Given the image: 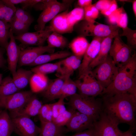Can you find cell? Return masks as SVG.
<instances>
[{
	"label": "cell",
	"instance_id": "obj_46",
	"mask_svg": "<svg viewBox=\"0 0 136 136\" xmlns=\"http://www.w3.org/2000/svg\"><path fill=\"white\" fill-rule=\"evenodd\" d=\"M117 5L115 0L112 1L110 7L107 9L101 11L102 14L108 16L117 9Z\"/></svg>",
	"mask_w": 136,
	"mask_h": 136
},
{
	"label": "cell",
	"instance_id": "obj_3",
	"mask_svg": "<svg viewBox=\"0 0 136 136\" xmlns=\"http://www.w3.org/2000/svg\"><path fill=\"white\" fill-rule=\"evenodd\" d=\"M69 97L68 104L71 107L92 117L95 121L98 119L103 110L101 98H95L77 93Z\"/></svg>",
	"mask_w": 136,
	"mask_h": 136
},
{
	"label": "cell",
	"instance_id": "obj_11",
	"mask_svg": "<svg viewBox=\"0 0 136 136\" xmlns=\"http://www.w3.org/2000/svg\"><path fill=\"white\" fill-rule=\"evenodd\" d=\"M54 31L50 26L45 29L33 32H27L15 36V39L19 41L25 46H43L49 35Z\"/></svg>",
	"mask_w": 136,
	"mask_h": 136
},
{
	"label": "cell",
	"instance_id": "obj_26",
	"mask_svg": "<svg viewBox=\"0 0 136 136\" xmlns=\"http://www.w3.org/2000/svg\"><path fill=\"white\" fill-rule=\"evenodd\" d=\"M89 43L85 37L80 36L73 39L69 44L74 55L82 57Z\"/></svg>",
	"mask_w": 136,
	"mask_h": 136
},
{
	"label": "cell",
	"instance_id": "obj_1",
	"mask_svg": "<svg viewBox=\"0 0 136 136\" xmlns=\"http://www.w3.org/2000/svg\"><path fill=\"white\" fill-rule=\"evenodd\" d=\"M103 110L119 124L126 123L135 131L136 97L128 94L102 96Z\"/></svg>",
	"mask_w": 136,
	"mask_h": 136
},
{
	"label": "cell",
	"instance_id": "obj_29",
	"mask_svg": "<svg viewBox=\"0 0 136 136\" xmlns=\"http://www.w3.org/2000/svg\"><path fill=\"white\" fill-rule=\"evenodd\" d=\"M61 60L55 63H47L35 66L31 69L33 73H39L44 75L57 72L59 73Z\"/></svg>",
	"mask_w": 136,
	"mask_h": 136
},
{
	"label": "cell",
	"instance_id": "obj_49",
	"mask_svg": "<svg viewBox=\"0 0 136 136\" xmlns=\"http://www.w3.org/2000/svg\"><path fill=\"white\" fill-rule=\"evenodd\" d=\"M91 0H79L78 4L80 7L84 8L92 4Z\"/></svg>",
	"mask_w": 136,
	"mask_h": 136
},
{
	"label": "cell",
	"instance_id": "obj_25",
	"mask_svg": "<svg viewBox=\"0 0 136 136\" xmlns=\"http://www.w3.org/2000/svg\"><path fill=\"white\" fill-rule=\"evenodd\" d=\"M71 55V53L67 51H58L48 54H42L39 56L30 66H36L48 63L56 59L65 58Z\"/></svg>",
	"mask_w": 136,
	"mask_h": 136
},
{
	"label": "cell",
	"instance_id": "obj_21",
	"mask_svg": "<svg viewBox=\"0 0 136 136\" xmlns=\"http://www.w3.org/2000/svg\"><path fill=\"white\" fill-rule=\"evenodd\" d=\"M67 76L59 75L57 78L49 83L46 88L43 91L44 97L50 100H54Z\"/></svg>",
	"mask_w": 136,
	"mask_h": 136
},
{
	"label": "cell",
	"instance_id": "obj_40",
	"mask_svg": "<svg viewBox=\"0 0 136 136\" xmlns=\"http://www.w3.org/2000/svg\"><path fill=\"white\" fill-rule=\"evenodd\" d=\"M13 18L23 22L30 25L34 20L33 18L24 9L16 8Z\"/></svg>",
	"mask_w": 136,
	"mask_h": 136
},
{
	"label": "cell",
	"instance_id": "obj_51",
	"mask_svg": "<svg viewBox=\"0 0 136 136\" xmlns=\"http://www.w3.org/2000/svg\"><path fill=\"white\" fill-rule=\"evenodd\" d=\"M134 131L133 130L130 129L126 131L122 132L121 136H133V133Z\"/></svg>",
	"mask_w": 136,
	"mask_h": 136
},
{
	"label": "cell",
	"instance_id": "obj_30",
	"mask_svg": "<svg viewBox=\"0 0 136 136\" xmlns=\"http://www.w3.org/2000/svg\"><path fill=\"white\" fill-rule=\"evenodd\" d=\"M12 78L7 77L3 79L0 84V97L9 95L19 91Z\"/></svg>",
	"mask_w": 136,
	"mask_h": 136
},
{
	"label": "cell",
	"instance_id": "obj_20",
	"mask_svg": "<svg viewBox=\"0 0 136 136\" xmlns=\"http://www.w3.org/2000/svg\"><path fill=\"white\" fill-rule=\"evenodd\" d=\"M82 57L74 54L61 60L60 75L70 76L78 69L82 61Z\"/></svg>",
	"mask_w": 136,
	"mask_h": 136
},
{
	"label": "cell",
	"instance_id": "obj_14",
	"mask_svg": "<svg viewBox=\"0 0 136 136\" xmlns=\"http://www.w3.org/2000/svg\"><path fill=\"white\" fill-rule=\"evenodd\" d=\"M54 51V48L50 47L48 45L28 47L24 49H21L18 64L20 66H30L41 55L46 52L53 53Z\"/></svg>",
	"mask_w": 136,
	"mask_h": 136
},
{
	"label": "cell",
	"instance_id": "obj_48",
	"mask_svg": "<svg viewBox=\"0 0 136 136\" xmlns=\"http://www.w3.org/2000/svg\"><path fill=\"white\" fill-rule=\"evenodd\" d=\"M5 49L0 46V68L3 67L6 63V60L4 57Z\"/></svg>",
	"mask_w": 136,
	"mask_h": 136
},
{
	"label": "cell",
	"instance_id": "obj_41",
	"mask_svg": "<svg viewBox=\"0 0 136 136\" xmlns=\"http://www.w3.org/2000/svg\"><path fill=\"white\" fill-rule=\"evenodd\" d=\"M64 99L63 98H60L57 101L50 104L53 113V120L66 110L64 105Z\"/></svg>",
	"mask_w": 136,
	"mask_h": 136
},
{
	"label": "cell",
	"instance_id": "obj_23",
	"mask_svg": "<svg viewBox=\"0 0 136 136\" xmlns=\"http://www.w3.org/2000/svg\"><path fill=\"white\" fill-rule=\"evenodd\" d=\"M31 91L33 93L43 91L46 88L49 83L46 75L39 73H33L29 82Z\"/></svg>",
	"mask_w": 136,
	"mask_h": 136
},
{
	"label": "cell",
	"instance_id": "obj_24",
	"mask_svg": "<svg viewBox=\"0 0 136 136\" xmlns=\"http://www.w3.org/2000/svg\"><path fill=\"white\" fill-rule=\"evenodd\" d=\"M33 73L31 70L22 68L17 70L12 76V78L15 84L19 90L25 87L29 83Z\"/></svg>",
	"mask_w": 136,
	"mask_h": 136
},
{
	"label": "cell",
	"instance_id": "obj_31",
	"mask_svg": "<svg viewBox=\"0 0 136 136\" xmlns=\"http://www.w3.org/2000/svg\"><path fill=\"white\" fill-rule=\"evenodd\" d=\"M16 9L14 5L0 0V20L9 23L13 18Z\"/></svg>",
	"mask_w": 136,
	"mask_h": 136
},
{
	"label": "cell",
	"instance_id": "obj_53",
	"mask_svg": "<svg viewBox=\"0 0 136 136\" xmlns=\"http://www.w3.org/2000/svg\"><path fill=\"white\" fill-rule=\"evenodd\" d=\"M3 74L0 73V84L1 83L2 80L3 79Z\"/></svg>",
	"mask_w": 136,
	"mask_h": 136
},
{
	"label": "cell",
	"instance_id": "obj_8",
	"mask_svg": "<svg viewBox=\"0 0 136 136\" xmlns=\"http://www.w3.org/2000/svg\"><path fill=\"white\" fill-rule=\"evenodd\" d=\"M75 82L80 94L85 96L95 97L100 95L104 89L93 76L91 70Z\"/></svg>",
	"mask_w": 136,
	"mask_h": 136
},
{
	"label": "cell",
	"instance_id": "obj_12",
	"mask_svg": "<svg viewBox=\"0 0 136 136\" xmlns=\"http://www.w3.org/2000/svg\"><path fill=\"white\" fill-rule=\"evenodd\" d=\"M13 131L20 136H37L41 130L30 118L23 116L12 117Z\"/></svg>",
	"mask_w": 136,
	"mask_h": 136
},
{
	"label": "cell",
	"instance_id": "obj_36",
	"mask_svg": "<svg viewBox=\"0 0 136 136\" xmlns=\"http://www.w3.org/2000/svg\"><path fill=\"white\" fill-rule=\"evenodd\" d=\"M9 23L13 33L17 35L27 32L30 25L13 17Z\"/></svg>",
	"mask_w": 136,
	"mask_h": 136
},
{
	"label": "cell",
	"instance_id": "obj_7",
	"mask_svg": "<svg viewBox=\"0 0 136 136\" xmlns=\"http://www.w3.org/2000/svg\"><path fill=\"white\" fill-rule=\"evenodd\" d=\"M119 123L103 110L99 117L94 123V128L98 136H121L122 132L119 129Z\"/></svg>",
	"mask_w": 136,
	"mask_h": 136
},
{
	"label": "cell",
	"instance_id": "obj_50",
	"mask_svg": "<svg viewBox=\"0 0 136 136\" xmlns=\"http://www.w3.org/2000/svg\"><path fill=\"white\" fill-rule=\"evenodd\" d=\"M7 3L14 5L18 4H22L28 1V0H3Z\"/></svg>",
	"mask_w": 136,
	"mask_h": 136
},
{
	"label": "cell",
	"instance_id": "obj_19",
	"mask_svg": "<svg viewBox=\"0 0 136 136\" xmlns=\"http://www.w3.org/2000/svg\"><path fill=\"white\" fill-rule=\"evenodd\" d=\"M68 9L59 14L51 21L49 25L54 31L60 34L72 32L74 27L69 24L67 18Z\"/></svg>",
	"mask_w": 136,
	"mask_h": 136
},
{
	"label": "cell",
	"instance_id": "obj_6",
	"mask_svg": "<svg viewBox=\"0 0 136 136\" xmlns=\"http://www.w3.org/2000/svg\"><path fill=\"white\" fill-rule=\"evenodd\" d=\"M91 70L94 77L104 89L114 80L118 72V67L111 57L108 55L105 60Z\"/></svg>",
	"mask_w": 136,
	"mask_h": 136
},
{
	"label": "cell",
	"instance_id": "obj_45",
	"mask_svg": "<svg viewBox=\"0 0 136 136\" xmlns=\"http://www.w3.org/2000/svg\"><path fill=\"white\" fill-rule=\"evenodd\" d=\"M124 10L123 7L117 9L110 15L108 16V20L111 24H116L117 19L120 13Z\"/></svg>",
	"mask_w": 136,
	"mask_h": 136
},
{
	"label": "cell",
	"instance_id": "obj_47",
	"mask_svg": "<svg viewBox=\"0 0 136 136\" xmlns=\"http://www.w3.org/2000/svg\"><path fill=\"white\" fill-rule=\"evenodd\" d=\"M42 0H28L26 2L22 4V9H24L29 7H33L36 4Z\"/></svg>",
	"mask_w": 136,
	"mask_h": 136
},
{
	"label": "cell",
	"instance_id": "obj_35",
	"mask_svg": "<svg viewBox=\"0 0 136 136\" xmlns=\"http://www.w3.org/2000/svg\"><path fill=\"white\" fill-rule=\"evenodd\" d=\"M77 111L76 110L71 107L69 109L66 110L59 115L53 120V122L60 126L66 125Z\"/></svg>",
	"mask_w": 136,
	"mask_h": 136
},
{
	"label": "cell",
	"instance_id": "obj_38",
	"mask_svg": "<svg viewBox=\"0 0 136 136\" xmlns=\"http://www.w3.org/2000/svg\"><path fill=\"white\" fill-rule=\"evenodd\" d=\"M38 115L41 122L53 121V113L50 104L43 105Z\"/></svg>",
	"mask_w": 136,
	"mask_h": 136
},
{
	"label": "cell",
	"instance_id": "obj_28",
	"mask_svg": "<svg viewBox=\"0 0 136 136\" xmlns=\"http://www.w3.org/2000/svg\"><path fill=\"white\" fill-rule=\"evenodd\" d=\"M70 76H67L60 91L55 97L54 99L60 98H65L76 93L77 88L76 84L75 81L71 79Z\"/></svg>",
	"mask_w": 136,
	"mask_h": 136
},
{
	"label": "cell",
	"instance_id": "obj_54",
	"mask_svg": "<svg viewBox=\"0 0 136 136\" xmlns=\"http://www.w3.org/2000/svg\"><path fill=\"white\" fill-rule=\"evenodd\" d=\"M120 1L121 2H123V1H125H125L130 2V1H129V0H120V1Z\"/></svg>",
	"mask_w": 136,
	"mask_h": 136
},
{
	"label": "cell",
	"instance_id": "obj_43",
	"mask_svg": "<svg viewBox=\"0 0 136 136\" xmlns=\"http://www.w3.org/2000/svg\"><path fill=\"white\" fill-rule=\"evenodd\" d=\"M59 136H98L94 128L87 129L83 131L77 132L74 134L67 135L64 134H61Z\"/></svg>",
	"mask_w": 136,
	"mask_h": 136
},
{
	"label": "cell",
	"instance_id": "obj_4",
	"mask_svg": "<svg viewBox=\"0 0 136 136\" xmlns=\"http://www.w3.org/2000/svg\"><path fill=\"white\" fill-rule=\"evenodd\" d=\"M73 1H63L60 3L56 0H44V7L37 20L34 28L36 31L44 29L45 25L62 12L68 9Z\"/></svg>",
	"mask_w": 136,
	"mask_h": 136
},
{
	"label": "cell",
	"instance_id": "obj_9",
	"mask_svg": "<svg viewBox=\"0 0 136 136\" xmlns=\"http://www.w3.org/2000/svg\"><path fill=\"white\" fill-rule=\"evenodd\" d=\"M31 90L18 91L11 95L0 97V107L13 112L21 109L33 95Z\"/></svg>",
	"mask_w": 136,
	"mask_h": 136
},
{
	"label": "cell",
	"instance_id": "obj_17",
	"mask_svg": "<svg viewBox=\"0 0 136 136\" xmlns=\"http://www.w3.org/2000/svg\"><path fill=\"white\" fill-rule=\"evenodd\" d=\"M42 105V103L33 95L20 110L15 112H11L12 117L23 116L30 118L38 115Z\"/></svg>",
	"mask_w": 136,
	"mask_h": 136
},
{
	"label": "cell",
	"instance_id": "obj_52",
	"mask_svg": "<svg viewBox=\"0 0 136 136\" xmlns=\"http://www.w3.org/2000/svg\"><path fill=\"white\" fill-rule=\"evenodd\" d=\"M132 8L134 14L136 17V0L132 1Z\"/></svg>",
	"mask_w": 136,
	"mask_h": 136
},
{
	"label": "cell",
	"instance_id": "obj_27",
	"mask_svg": "<svg viewBox=\"0 0 136 136\" xmlns=\"http://www.w3.org/2000/svg\"><path fill=\"white\" fill-rule=\"evenodd\" d=\"M13 131L11 118L5 110L0 111V136H10Z\"/></svg>",
	"mask_w": 136,
	"mask_h": 136
},
{
	"label": "cell",
	"instance_id": "obj_37",
	"mask_svg": "<svg viewBox=\"0 0 136 136\" xmlns=\"http://www.w3.org/2000/svg\"><path fill=\"white\" fill-rule=\"evenodd\" d=\"M123 32L119 35L120 37L125 36L127 39V44L133 51L136 48V30L128 27L122 29Z\"/></svg>",
	"mask_w": 136,
	"mask_h": 136
},
{
	"label": "cell",
	"instance_id": "obj_22",
	"mask_svg": "<svg viewBox=\"0 0 136 136\" xmlns=\"http://www.w3.org/2000/svg\"><path fill=\"white\" fill-rule=\"evenodd\" d=\"M41 123L39 136H59L67 132L66 128L58 126L53 121Z\"/></svg>",
	"mask_w": 136,
	"mask_h": 136
},
{
	"label": "cell",
	"instance_id": "obj_44",
	"mask_svg": "<svg viewBox=\"0 0 136 136\" xmlns=\"http://www.w3.org/2000/svg\"><path fill=\"white\" fill-rule=\"evenodd\" d=\"M112 1L100 0L98 1L94 5L99 11H101L108 9L110 6Z\"/></svg>",
	"mask_w": 136,
	"mask_h": 136
},
{
	"label": "cell",
	"instance_id": "obj_39",
	"mask_svg": "<svg viewBox=\"0 0 136 136\" xmlns=\"http://www.w3.org/2000/svg\"><path fill=\"white\" fill-rule=\"evenodd\" d=\"M84 19L87 21L93 23H97L95 20L98 17L99 11L94 5L92 4L84 8Z\"/></svg>",
	"mask_w": 136,
	"mask_h": 136
},
{
	"label": "cell",
	"instance_id": "obj_34",
	"mask_svg": "<svg viewBox=\"0 0 136 136\" xmlns=\"http://www.w3.org/2000/svg\"><path fill=\"white\" fill-rule=\"evenodd\" d=\"M10 29L9 23L0 20V46L5 49L10 38Z\"/></svg>",
	"mask_w": 136,
	"mask_h": 136
},
{
	"label": "cell",
	"instance_id": "obj_18",
	"mask_svg": "<svg viewBox=\"0 0 136 136\" xmlns=\"http://www.w3.org/2000/svg\"><path fill=\"white\" fill-rule=\"evenodd\" d=\"M119 30H117L112 35L105 37L102 41L97 55L91 62L89 66L90 70L103 62L106 59L112 45L113 39L119 34Z\"/></svg>",
	"mask_w": 136,
	"mask_h": 136
},
{
	"label": "cell",
	"instance_id": "obj_10",
	"mask_svg": "<svg viewBox=\"0 0 136 136\" xmlns=\"http://www.w3.org/2000/svg\"><path fill=\"white\" fill-rule=\"evenodd\" d=\"M114 39L109 51V55L118 66L124 64L129 61L133 54H132L133 50L123 42L119 34Z\"/></svg>",
	"mask_w": 136,
	"mask_h": 136
},
{
	"label": "cell",
	"instance_id": "obj_32",
	"mask_svg": "<svg viewBox=\"0 0 136 136\" xmlns=\"http://www.w3.org/2000/svg\"><path fill=\"white\" fill-rule=\"evenodd\" d=\"M48 46L51 48H63L68 45L66 39L61 34L53 31L49 36L47 40Z\"/></svg>",
	"mask_w": 136,
	"mask_h": 136
},
{
	"label": "cell",
	"instance_id": "obj_15",
	"mask_svg": "<svg viewBox=\"0 0 136 136\" xmlns=\"http://www.w3.org/2000/svg\"><path fill=\"white\" fill-rule=\"evenodd\" d=\"M95 121L92 117L77 111L65 125L67 132L77 133L92 128Z\"/></svg>",
	"mask_w": 136,
	"mask_h": 136
},
{
	"label": "cell",
	"instance_id": "obj_55",
	"mask_svg": "<svg viewBox=\"0 0 136 136\" xmlns=\"http://www.w3.org/2000/svg\"><path fill=\"white\" fill-rule=\"evenodd\" d=\"M0 111H1L0 110Z\"/></svg>",
	"mask_w": 136,
	"mask_h": 136
},
{
	"label": "cell",
	"instance_id": "obj_5",
	"mask_svg": "<svg viewBox=\"0 0 136 136\" xmlns=\"http://www.w3.org/2000/svg\"><path fill=\"white\" fill-rule=\"evenodd\" d=\"M120 28L117 25H108L99 23H93L84 20L76 24L75 29L80 36L106 37L119 30Z\"/></svg>",
	"mask_w": 136,
	"mask_h": 136
},
{
	"label": "cell",
	"instance_id": "obj_33",
	"mask_svg": "<svg viewBox=\"0 0 136 136\" xmlns=\"http://www.w3.org/2000/svg\"><path fill=\"white\" fill-rule=\"evenodd\" d=\"M67 18L69 24L74 27L79 22L84 19V8L77 7L68 12L67 14Z\"/></svg>",
	"mask_w": 136,
	"mask_h": 136
},
{
	"label": "cell",
	"instance_id": "obj_2",
	"mask_svg": "<svg viewBox=\"0 0 136 136\" xmlns=\"http://www.w3.org/2000/svg\"><path fill=\"white\" fill-rule=\"evenodd\" d=\"M118 72L112 82L100 94L111 96L128 93L136 97V54L135 51L129 61L117 66Z\"/></svg>",
	"mask_w": 136,
	"mask_h": 136
},
{
	"label": "cell",
	"instance_id": "obj_16",
	"mask_svg": "<svg viewBox=\"0 0 136 136\" xmlns=\"http://www.w3.org/2000/svg\"><path fill=\"white\" fill-rule=\"evenodd\" d=\"M9 32L10 41L5 50L7 52L8 68L13 76L15 74L17 70V66L21 48L17 45L15 36L10 28Z\"/></svg>",
	"mask_w": 136,
	"mask_h": 136
},
{
	"label": "cell",
	"instance_id": "obj_13",
	"mask_svg": "<svg viewBox=\"0 0 136 136\" xmlns=\"http://www.w3.org/2000/svg\"><path fill=\"white\" fill-rule=\"evenodd\" d=\"M106 37H94L83 56L81 64L78 69V78L90 70L89 66L96 57L99 52L101 42Z\"/></svg>",
	"mask_w": 136,
	"mask_h": 136
},
{
	"label": "cell",
	"instance_id": "obj_42",
	"mask_svg": "<svg viewBox=\"0 0 136 136\" xmlns=\"http://www.w3.org/2000/svg\"><path fill=\"white\" fill-rule=\"evenodd\" d=\"M116 24L118 27L121 28L122 29L127 27V16L124 10L118 16L116 21Z\"/></svg>",
	"mask_w": 136,
	"mask_h": 136
}]
</instances>
